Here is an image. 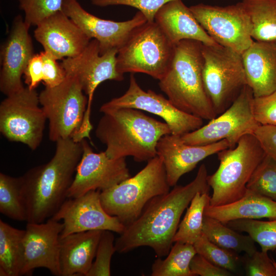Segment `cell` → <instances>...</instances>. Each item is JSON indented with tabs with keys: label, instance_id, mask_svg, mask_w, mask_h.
Returning a JSON list of instances; mask_svg holds the SVG:
<instances>
[{
	"label": "cell",
	"instance_id": "cell-1",
	"mask_svg": "<svg viewBox=\"0 0 276 276\" xmlns=\"http://www.w3.org/2000/svg\"><path fill=\"white\" fill-rule=\"evenodd\" d=\"M208 175L205 165L201 164L190 183L176 185L168 193L152 198L116 240V251L124 254L141 246H148L157 257L166 256L174 243L180 218L194 196L198 192H209Z\"/></svg>",
	"mask_w": 276,
	"mask_h": 276
},
{
	"label": "cell",
	"instance_id": "cell-2",
	"mask_svg": "<svg viewBox=\"0 0 276 276\" xmlns=\"http://www.w3.org/2000/svg\"><path fill=\"white\" fill-rule=\"evenodd\" d=\"M56 143L55 153L49 162L20 176L27 223L44 222L54 215L67 199L82 154V145L71 138Z\"/></svg>",
	"mask_w": 276,
	"mask_h": 276
},
{
	"label": "cell",
	"instance_id": "cell-3",
	"mask_svg": "<svg viewBox=\"0 0 276 276\" xmlns=\"http://www.w3.org/2000/svg\"><path fill=\"white\" fill-rule=\"evenodd\" d=\"M102 113L95 135L106 145L105 151L111 158L131 156L137 162H148L157 155L159 140L171 134L165 122L136 109L120 108Z\"/></svg>",
	"mask_w": 276,
	"mask_h": 276
},
{
	"label": "cell",
	"instance_id": "cell-4",
	"mask_svg": "<svg viewBox=\"0 0 276 276\" xmlns=\"http://www.w3.org/2000/svg\"><path fill=\"white\" fill-rule=\"evenodd\" d=\"M202 44L186 39L175 45L171 64L158 85L177 108L210 120L217 116L204 86Z\"/></svg>",
	"mask_w": 276,
	"mask_h": 276
},
{
	"label": "cell",
	"instance_id": "cell-5",
	"mask_svg": "<svg viewBox=\"0 0 276 276\" xmlns=\"http://www.w3.org/2000/svg\"><path fill=\"white\" fill-rule=\"evenodd\" d=\"M170 187L163 162L156 155L133 176L101 191V202L109 215L126 226L140 215L152 198L168 193Z\"/></svg>",
	"mask_w": 276,
	"mask_h": 276
},
{
	"label": "cell",
	"instance_id": "cell-6",
	"mask_svg": "<svg viewBox=\"0 0 276 276\" xmlns=\"http://www.w3.org/2000/svg\"><path fill=\"white\" fill-rule=\"evenodd\" d=\"M217 154L219 167L207 177L213 190L209 204L212 206L226 204L241 198L252 174L266 155L254 134L244 135L235 147Z\"/></svg>",
	"mask_w": 276,
	"mask_h": 276
},
{
	"label": "cell",
	"instance_id": "cell-7",
	"mask_svg": "<svg viewBox=\"0 0 276 276\" xmlns=\"http://www.w3.org/2000/svg\"><path fill=\"white\" fill-rule=\"evenodd\" d=\"M175 45L158 25L147 21L131 34L117 55V69L125 73H144L159 80L171 64Z\"/></svg>",
	"mask_w": 276,
	"mask_h": 276
},
{
	"label": "cell",
	"instance_id": "cell-8",
	"mask_svg": "<svg viewBox=\"0 0 276 276\" xmlns=\"http://www.w3.org/2000/svg\"><path fill=\"white\" fill-rule=\"evenodd\" d=\"M202 52L204 88L218 116L233 104L247 85L241 54L218 43L203 44Z\"/></svg>",
	"mask_w": 276,
	"mask_h": 276
},
{
	"label": "cell",
	"instance_id": "cell-9",
	"mask_svg": "<svg viewBox=\"0 0 276 276\" xmlns=\"http://www.w3.org/2000/svg\"><path fill=\"white\" fill-rule=\"evenodd\" d=\"M40 105L49 122V139L56 142L72 138L78 131L86 110L88 99L78 79L66 76L54 87L39 94Z\"/></svg>",
	"mask_w": 276,
	"mask_h": 276
},
{
	"label": "cell",
	"instance_id": "cell-10",
	"mask_svg": "<svg viewBox=\"0 0 276 276\" xmlns=\"http://www.w3.org/2000/svg\"><path fill=\"white\" fill-rule=\"evenodd\" d=\"M35 89L28 87L6 96L0 104V131L8 140L35 150L42 142L45 113Z\"/></svg>",
	"mask_w": 276,
	"mask_h": 276
},
{
	"label": "cell",
	"instance_id": "cell-11",
	"mask_svg": "<svg viewBox=\"0 0 276 276\" xmlns=\"http://www.w3.org/2000/svg\"><path fill=\"white\" fill-rule=\"evenodd\" d=\"M118 52V50L113 49L101 54L98 41L92 39L79 55L62 60L61 64L66 76L76 77L87 96L86 110L78 131L83 137H89L93 128L90 115L94 93L97 87L106 80L121 81L124 79V75L117 69Z\"/></svg>",
	"mask_w": 276,
	"mask_h": 276
},
{
	"label": "cell",
	"instance_id": "cell-12",
	"mask_svg": "<svg viewBox=\"0 0 276 276\" xmlns=\"http://www.w3.org/2000/svg\"><path fill=\"white\" fill-rule=\"evenodd\" d=\"M254 95L247 85L233 104L223 113L198 129L181 136L191 145H205L226 140L234 148L244 135L254 134L260 125L255 119L252 102Z\"/></svg>",
	"mask_w": 276,
	"mask_h": 276
},
{
	"label": "cell",
	"instance_id": "cell-13",
	"mask_svg": "<svg viewBox=\"0 0 276 276\" xmlns=\"http://www.w3.org/2000/svg\"><path fill=\"white\" fill-rule=\"evenodd\" d=\"M190 8L199 24L218 44L242 54L252 44V27L243 4L218 6L199 4Z\"/></svg>",
	"mask_w": 276,
	"mask_h": 276
},
{
	"label": "cell",
	"instance_id": "cell-14",
	"mask_svg": "<svg viewBox=\"0 0 276 276\" xmlns=\"http://www.w3.org/2000/svg\"><path fill=\"white\" fill-rule=\"evenodd\" d=\"M120 108L144 110L162 118L168 125L171 134L182 136L203 125V119L184 112L175 107L161 94L143 90L131 74L128 89L122 96L103 104L101 112Z\"/></svg>",
	"mask_w": 276,
	"mask_h": 276
},
{
	"label": "cell",
	"instance_id": "cell-15",
	"mask_svg": "<svg viewBox=\"0 0 276 276\" xmlns=\"http://www.w3.org/2000/svg\"><path fill=\"white\" fill-rule=\"evenodd\" d=\"M81 142L82 154L67 198L79 197L92 190L109 189L131 176L125 158H111L105 151L94 152L86 140Z\"/></svg>",
	"mask_w": 276,
	"mask_h": 276
},
{
	"label": "cell",
	"instance_id": "cell-16",
	"mask_svg": "<svg viewBox=\"0 0 276 276\" xmlns=\"http://www.w3.org/2000/svg\"><path fill=\"white\" fill-rule=\"evenodd\" d=\"M101 191L92 190L75 198H67L52 217L63 221L60 237L78 232L108 230L121 234L125 226L109 215L100 200Z\"/></svg>",
	"mask_w": 276,
	"mask_h": 276
},
{
	"label": "cell",
	"instance_id": "cell-17",
	"mask_svg": "<svg viewBox=\"0 0 276 276\" xmlns=\"http://www.w3.org/2000/svg\"><path fill=\"white\" fill-rule=\"evenodd\" d=\"M62 10L88 37L98 41L101 54L113 49L119 51L132 33L147 21L139 11L126 21L102 19L86 11L78 0H63Z\"/></svg>",
	"mask_w": 276,
	"mask_h": 276
},
{
	"label": "cell",
	"instance_id": "cell-18",
	"mask_svg": "<svg viewBox=\"0 0 276 276\" xmlns=\"http://www.w3.org/2000/svg\"><path fill=\"white\" fill-rule=\"evenodd\" d=\"M63 228V223L52 217L45 222H27L20 275H31L35 269L45 268L60 276L59 240Z\"/></svg>",
	"mask_w": 276,
	"mask_h": 276
},
{
	"label": "cell",
	"instance_id": "cell-19",
	"mask_svg": "<svg viewBox=\"0 0 276 276\" xmlns=\"http://www.w3.org/2000/svg\"><path fill=\"white\" fill-rule=\"evenodd\" d=\"M30 27L21 15H17L1 46L0 90L6 96L25 87L21 77L34 54Z\"/></svg>",
	"mask_w": 276,
	"mask_h": 276
},
{
	"label": "cell",
	"instance_id": "cell-20",
	"mask_svg": "<svg viewBox=\"0 0 276 276\" xmlns=\"http://www.w3.org/2000/svg\"><path fill=\"white\" fill-rule=\"evenodd\" d=\"M34 36L57 60L79 55L91 40L62 10L36 25Z\"/></svg>",
	"mask_w": 276,
	"mask_h": 276
},
{
	"label": "cell",
	"instance_id": "cell-21",
	"mask_svg": "<svg viewBox=\"0 0 276 276\" xmlns=\"http://www.w3.org/2000/svg\"><path fill=\"white\" fill-rule=\"evenodd\" d=\"M229 148L226 140L205 145L185 143L181 136H163L158 142L157 155L162 159L170 187L176 185L180 178L192 170L206 157Z\"/></svg>",
	"mask_w": 276,
	"mask_h": 276
},
{
	"label": "cell",
	"instance_id": "cell-22",
	"mask_svg": "<svg viewBox=\"0 0 276 276\" xmlns=\"http://www.w3.org/2000/svg\"><path fill=\"white\" fill-rule=\"evenodd\" d=\"M241 56L247 84L254 97L276 90V41H254Z\"/></svg>",
	"mask_w": 276,
	"mask_h": 276
},
{
	"label": "cell",
	"instance_id": "cell-23",
	"mask_svg": "<svg viewBox=\"0 0 276 276\" xmlns=\"http://www.w3.org/2000/svg\"><path fill=\"white\" fill-rule=\"evenodd\" d=\"M154 22L174 45L186 39L197 40L207 45L217 43L182 0H173L164 5L156 13Z\"/></svg>",
	"mask_w": 276,
	"mask_h": 276
},
{
	"label": "cell",
	"instance_id": "cell-24",
	"mask_svg": "<svg viewBox=\"0 0 276 276\" xmlns=\"http://www.w3.org/2000/svg\"><path fill=\"white\" fill-rule=\"evenodd\" d=\"M102 232L93 230L60 236V276H86L95 259Z\"/></svg>",
	"mask_w": 276,
	"mask_h": 276
},
{
	"label": "cell",
	"instance_id": "cell-25",
	"mask_svg": "<svg viewBox=\"0 0 276 276\" xmlns=\"http://www.w3.org/2000/svg\"><path fill=\"white\" fill-rule=\"evenodd\" d=\"M204 215L224 224L238 219H276V201L246 189L238 200L221 205H208Z\"/></svg>",
	"mask_w": 276,
	"mask_h": 276
},
{
	"label": "cell",
	"instance_id": "cell-26",
	"mask_svg": "<svg viewBox=\"0 0 276 276\" xmlns=\"http://www.w3.org/2000/svg\"><path fill=\"white\" fill-rule=\"evenodd\" d=\"M25 230L0 220V275L19 276L24 254Z\"/></svg>",
	"mask_w": 276,
	"mask_h": 276
},
{
	"label": "cell",
	"instance_id": "cell-27",
	"mask_svg": "<svg viewBox=\"0 0 276 276\" xmlns=\"http://www.w3.org/2000/svg\"><path fill=\"white\" fill-rule=\"evenodd\" d=\"M202 232L214 244L237 254L251 255L257 250L255 242L249 235L239 234L220 221L205 215Z\"/></svg>",
	"mask_w": 276,
	"mask_h": 276
},
{
	"label": "cell",
	"instance_id": "cell-28",
	"mask_svg": "<svg viewBox=\"0 0 276 276\" xmlns=\"http://www.w3.org/2000/svg\"><path fill=\"white\" fill-rule=\"evenodd\" d=\"M249 15L252 39L276 41V0H242Z\"/></svg>",
	"mask_w": 276,
	"mask_h": 276
},
{
	"label": "cell",
	"instance_id": "cell-29",
	"mask_svg": "<svg viewBox=\"0 0 276 276\" xmlns=\"http://www.w3.org/2000/svg\"><path fill=\"white\" fill-rule=\"evenodd\" d=\"M166 258L157 257L151 267L152 276H194L190 263L197 254L193 244L176 242Z\"/></svg>",
	"mask_w": 276,
	"mask_h": 276
},
{
	"label": "cell",
	"instance_id": "cell-30",
	"mask_svg": "<svg viewBox=\"0 0 276 276\" xmlns=\"http://www.w3.org/2000/svg\"><path fill=\"white\" fill-rule=\"evenodd\" d=\"M209 192L197 193L187 208L173 238L176 242L194 244L203 234L204 210L210 204Z\"/></svg>",
	"mask_w": 276,
	"mask_h": 276
},
{
	"label": "cell",
	"instance_id": "cell-31",
	"mask_svg": "<svg viewBox=\"0 0 276 276\" xmlns=\"http://www.w3.org/2000/svg\"><path fill=\"white\" fill-rule=\"evenodd\" d=\"M0 212L18 221H27L20 177L0 173Z\"/></svg>",
	"mask_w": 276,
	"mask_h": 276
},
{
	"label": "cell",
	"instance_id": "cell-32",
	"mask_svg": "<svg viewBox=\"0 0 276 276\" xmlns=\"http://www.w3.org/2000/svg\"><path fill=\"white\" fill-rule=\"evenodd\" d=\"M225 224L236 231L247 233L262 251L276 249V219L268 221L238 219Z\"/></svg>",
	"mask_w": 276,
	"mask_h": 276
},
{
	"label": "cell",
	"instance_id": "cell-33",
	"mask_svg": "<svg viewBox=\"0 0 276 276\" xmlns=\"http://www.w3.org/2000/svg\"><path fill=\"white\" fill-rule=\"evenodd\" d=\"M246 189L276 201V160L266 154L252 174Z\"/></svg>",
	"mask_w": 276,
	"mask_h": 276
},
{
	"label": "cell",
	"instance_id": "cell-34",
	"mask_svg": "<svg viewBox=\"0 0 276 276\" xmlns=\"http://www.w3.org/2000/svg\"><path fill=\"white\" fill-rule=\"evenodd\" d=\"M193 245L197 254L216 266L233 273L239 271L241 259L238 254L214 244L203 233Z\"/></svg>",
	"mask_w": 276,
	"mask_h": 276
},
{
	"label": "cell",
	"instance_id": "cell-35",
	"mask_svg": "<svg viewBox=\"0 0 276 276\" xmlns=\"http://www.w3.org/2000/svg\"><path fill=\"white\" fill-rule=\"evenodd\" d=\"M113 232L102 231L97 247L95 260L86 276L110 275V263L116 251Z\"/></svg>",
	"mask_w": 276,
	"mask_h": 276
},
{
	"label": "cell",
	"instance_id": "cell-36",
	"mask_svg": "<svg viewBox=\"0 0 276 276\" xmlns=\"http://www.w3.org/2000/svg\"><path fill=\"white\" fill-rule=\"evenodd\" d=\"M25 14L24 20L30 27L62 10L63 0H18Z\"/></svg>",
	"mask_w": 276,
	"mask_h": 276
},
{
	"label": "cell",
	"instance_id": "cell-37",
	"mask_svg": "<svg viewBox=\"0 0 276 276\" xmlns=\"http://www.w3.org/2000/svg\"><path fill=\"white\" fill-rule=\"evenodd\" d=\"M173 0H90L96 6H127L135 8L141 12L147 21H154L157 12L165 4Z\"/></svg>",
	"mask_w": 276,
	"mask_h": 276
},
{
	"label": "cell",
	"instance_id": "cell-38",
	"mask_svg": "<svg viewBox=\"0 0 276 276\" xmlns=\"http://www.w3.org/2000/svg\"><path fill=\"white\" fill-rule=\"evenodd\" d=\"M242 261L246 275L276 276L273 261L268 252L256 250L251 255L245 254Z\"/></svg>",
	"mask_w": 276,
	"mask_h": 276
},
{
	"label": "cell",
	"instance_id": "cell-39",
	"mask_svg": "<svg viewBox=\"0 0 276 276\" xmlns=\"http://www.w3.org/2000/svg\"><path fill=\"white\" fill-rule=\"evenodd\" d=\"M252 110L260 125L276 126V90L263 96L254 97Z\"/></svg>",
	"mask_w": 276,
	"mask_h": 276
},
{
	"label": "cell",
	"instance_id": "cell-40",
	"mask_svg": "<svg viewBox=\"0 0 276 276\" xmlns=\"http://www.w3.org/2000/svg\"><path fill=\"white\" fill-rule=\"evenodd\" d=\"M43 63V80L45 87L52 88L61 84L66 77L64 68L49 53L41 52Z\"/></svg>",
	"mask_w": 276,
	"mask_h": 276
},
{
	"label": "cell",
	"instance_id": "cell-41",
	"mask_svg": "<svg viewBox=\"0 0 276 276\" xmlns=\"http://www.w3.org/2000/svg\"><path fill=\"white\" fill-rule=\"evenodd\" d=\"M190 269L194 276H231L233 273L216 266L201 255L196 254L192 258Z\"/></svg>",
	"mask_w": 276,
	"mask_h": 276
},
{
	"label": "cell",
	"instance_id": "cell-42",
	"mask_svg": "<svg viewBox=\"0 0 276 276\" xmlns=\"http://www.w3.org/2000/svg\"><path fill=\"white\" fill-rule=\"evenodd\" d=\"M254 134L265 153L276 160V126L260 125Z\"/></svg>",
	"mask_w": 276,
	"mask_h": 276
},
{
	"label": "cell",
	"instance_id": "cell-43",
	"mask_svg": "<svg viewBox=\"0 0 276 276\" xmlns=\"http://www.w3.org/2000/svg\"><path fill=\"white\" fill-rule=\"evenodd\" d=\"M25 82L30 89H35L43 80V63L40 53L34 54L24 74Z\"/></svg>",
	"mask_w": 276,
	"mask_h": 276
},
{
	"label": "cell",
	"instance_id": "cell-44",
	"mask_svg": "<svg viewBox=\"0 0 276 276\" xmlns=\"http://www.w3.org/2000/svg\"><path fill=\"white\" fill-rule=\"evenodd\" d=\"M275 250L276 251V249ZM273 263H274V267H275V269H276V262L273 261Z\"/></svg>",
	"mask_w": 276,
	"mask_h": 276
}]
</instances>
